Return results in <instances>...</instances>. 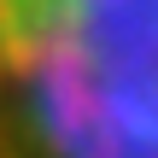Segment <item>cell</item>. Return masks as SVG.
Returning <instances> with one entry per match:
<instances>
[{"instance_id": "cell-1", "label": "cell", "mask_w": 158, "mask_h": 158, "mask_svg": "<svg viewBox=\"0 0 158 158\" xmlns=\"http://www.w3.org/2000/svg\"><path fill=\"white\" fill-rule=\"evenodd\" d=\"M0 158H158V0H0Z\"/></svg>"}]
</instances>
